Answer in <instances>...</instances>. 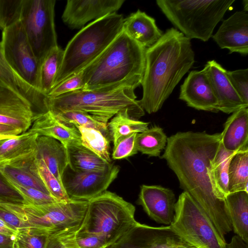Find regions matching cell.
I'll list each match as a JSON object with an SVG mask.
<instances>
[{
	"label": "cell",
	"mask_w": 248,
	"mask_h": 248,
	"mask_svg": "<svg viewBox=\"0 0 248 248\" xmlns=\"http://www.w3.org/2000/svg\"><path fill=\"white\" fill-rule=\"evenodd\" d=\"M221 133L179 132L168 138L161 158L174 172L180 187L208 216L221 235L232 230L225 199L217 192L211 163L221 145Z\"/></svg>",
	"instance_id": "cell-1"
},
{
	"label": "cell",
	"mask_w": 248,
	"mask_h": 248,
	"mask_svg": "<svg viewBox=\"0 0 248 248\" xmlns=\"http://www.w3.org/2000/svg\"><path fill=\"white\" fill-rule=\"evenodd\" d=\"M137 133L123 137L113 144L111 155L113 159H121L131 156L138 153L136 144Z\"/></svg>",
	"instance_id": "cell-41"
},
{
	"label": "cell",
	"mask_w": 248,
	"mask_h": 248,
	"mask_svg": "<svg viewBox=\"0 0 248 248\" xmlns=\"http://www.w3.org/2000/svg\"><path fill=\"white\" fill-rule=\"evenodd\" d=\"M205 66L217 100L218 111L230 114L248 108L227 78L226 69L215 60L208 61Z\"/></svg>",
	"instance_id": "cell-20"
},
{
	"label": "cell",
	"mask_w": 248,
	"mask_h": 248,
	"mask_svg": "<svg viewBox=\"0 0 248 248\" xmlns=\"http://www.w3.org/2000/svg\"><path fill=\"white\" fill-rule=\"evenodd\" d=\"M146 48L122 31L103 52L83 70V90L110 91L141 85Z\"/></svg>",
	"instance_id": "cell-3"
},
{
	"label": "cell",
	"mask_w": 248,
	"mask_h": 248,
	"mask_svg": "<svg viewBox=\"0 0 248 248\" xmlns=\"http://www.w3.org/2000/svg\"><path fill=\"white\" fill-rule=\"evenodd\" d=\"M195 62L190 40L174 28L146 48L139 100L144 110L149 114L158 111Z\"/></svg>",
	"instance_id": "cell-2"
},
{
	"label": "cell",
	"mask_w": 248,
	"mask_h": 248,
	"mask_svg": "<svg viewBox=\"0 0 248 248\" xmlns=\"http://www.w3.org/2000/svg\"><path fill=\"white\" fill-rule=\"evenodd\" d=\"M119 170L113 164L106 170L96 171H75L68 165L62 180L70 199L89 201L107 191Z\"/></svg>",
	"instance_id": "cell-12"
},
{
	"label": "cell",
	"mask_w": 248,
	"mask_h": 248,
	"mask_svg": "<svg viewBox=\"0 0 248 248\" xmlns=\"http://www.w3.org/2000/svg\"><path fill=\"white\" fill-rule=\"evenodd\" d=\"M22 0H0V30L6 29L20 21Z\"/></svg>",
	"instance_id": "cell-39"
},
{
	"label": "cell",
	"mask_w": 248,
	"mask_h": 248,
	"mask_svg": "<svg viewBox=\"0 0 248 248\" xmlns=\"http://www.w3.org/2000/svg\"><path fill=\"white\" fill-rule=\"evenodd\" d=\"M35 114L31 104L12 90L0 87V124L28 130Z\"/></svg>",
	"instance_id": "cell-18"
},
{
	"label": "cell",
	"mask_w": 248,
	"mask_h": 248,
	"mask_svg": "<svg viewBox=\"0 0 248 248\" xmlns=\"http://www.w3.org/2000/svg\"><path fill=\"white\" fill-rule=\"evenodd\" d=\"M0 43L9 66L26 83L39 91L40 64L20 21L2 31Z\"/></svg>",
	"instance_id": "cell-11"
},
{
	"label": "cell",
	"mask_w": 248,
	"mask_h": 248,
	"mask_svg": "<svg viewBox=\"0 0 248 248\" xmlns=\"http://www.w3.org/2000/svg\"><path fill=\"white\" fill-rule=\"evenodd\" d=\"M148 123L133 119L127 115L119 113L113 117L107 124L110 140L114 144L120 139L134 133H140L148 128Z\"/></svg>",
	"instance_id": "cell-33"
},
{
	"label": "cell",
	"mask_w": 248,
	"mask_h": 248,
	"mask_svg": "<svg viewBox=\"0 0 248 248\" xmlns=\"http://www.w3.org/2000/svg\"><path fill=\"white\" fill-rule=\"evenodd\" d=\"M235 0H157L168 19L189 40L207 41Z\"/></svg>",
	"instance_id": "cell-7"
},
{
	"label": "cell",
	"mask_w": 248,
	"mask_h": 248,
	"mask_svg": "<svg viewBox=\"0 0 248 248\" xmlns=\"http://www.w3.org/2000/svg\"><path fill=\"white\" fill-rule=\"evenodd\" d=\"M36 134L52 138L66 148L81 144L80 132L74 125L65 124L58 120L50 111L35 114L31 125L28 130Z\"/></svg>",
	"instance_id": "cell-19"
},
{
	"label": "cell",
	"mask_w": 248,
	"mask_h": 248,
	"mask_svg": "<svg viewBox=\"0 0 248 248\" xmlns=\"http://www.w3.org/2000/svg\"><path fill=\"white\" fill-rule=\"evenodd\" d=\"M46 248H65L56 237L49 236Z\"/></svg>",
	"instance_id": "cell-50"
},
{
	"label": "cell",
	"mask_w": 248,
	"mask_h": 248,
	"mask_svg": "<svg viewBox=\"0 0 248 248\" xmlns=\"http://www.w3.org/2000/svg\"><path fill=\"white\" fill-rule=\"evenodd\" d=\"M175 196L172 190L160 186H140L138 203L155 222L170 225L174 217Z\"/></svg>",
	"instance_id": "cell-16"
},
{
	"label": "cell",
	"mask_w": 248,
	"mask_h": 248,
	"mask_svg": "<svg viewBox=\"0 0 248 248\" xmlns=\"http://www.w3.org/2000/svg\"><path fill=\"white\" fill-rule=\"evenodd\" d=\"M0 202L24 203L22 196L10 186L0 175Z\"/></svg>",
	"instance_id": "cell-44"
},
{
	"label": "cell",
	"mask_w": 248,
	"mask_h": 248,
	"mask_svg": "<svg viewBox=\"0 0 248 248\" xmlns=\"http://www.w3.org/2000/svg\"><path fill=\"white\" fill-rule=\"evenodd\" d=\"M0 219L12 229L19 231L26 230L24 224L14 213L0 206Z\"/></svg>",
	"instance_id": "cell-45"
},
{
	"label": "cell",
	"mask_w": 248,
	"mask_h": 248,
	"mask_svg": "<svg viewBox=\"0 0 248 248\" xmlns=\"http://www.w3.org/2000/svg\"><path fill=\"white\" fill-rule=\"evenodd\" d=\"M185 242L196 248H227V243L208 216L190 195L184 191L175 206L169 225Z\"/></svg>",
	"instance_id": "cell-9"
},
{
	"label": "cell",
	"mask_w": 248,
	"mask_h": 248,
	"mask_svg": "<svg viewBox=\"0 0 248 248\" xmlns=\"http://www.w3.org/2000/svg\"><path fill=\"white\" fill-rule=\"evenodd\" d=\"M11 138H13V137L6 136H3V135H0V140L7 139Z\"/></svg>",
	"instance_id": "cell-52"
},
{
	"label": "cell",
	"mask_w": 248,
	"mask_h": 248,
	"mask_svg": "<svg viewBox=\"0 0 248 248\" xmlns=\"http://www.w3.org/2000/svg\"><path fill=\"white\" fill-rule=\"evenodd\" d=\"M36 158L42 159L50 172L62 183V174L69 164L67 150L63 144L52 138L38 136Z\"/></svg>",
	"instance_id": "cell-24"
},
{
	"label": "cell",
	"mask_w": 248,
	"mask_h": 248,
	"mask_svg": "<svg viewBox=\"0 0 248 248\" xmlns=\"http://www.w3.org/2000/svg\"><path fill=\"white\" fill-rule=\"evenodd\" d=\"M52 236L58 239L65 248H106L108 246L96 235L78 231Z\"/></svg>",
	"instance_id": "cell-35"
},
{
	"label": "cell",
	"mask_w": 248,
	"mask_h": 248,
	"mask_svg": "<svg viewBox=\"0 0 248 248\" xmlns=\"http://www.w3.org/2000/svg\"><path fill=\"white\" fill-rule=\"evenodd\" d=\"M88 203L87 201L71 199L43 205L0 202V206L14 213L30 232L52 236L77 231Z\"/></svg>",
	"instance_id": "cell-6"
},
{
	"label": "cell",
	"mask_w": 248,
	"mask_h": 248,
	"mask_svg": "<svg viewBox=\"0 0 248 248\" xmlns=\"http://www.w3.org/2000/svg\"><path fill=\"white\" fill-rule=\"evenodd\" d=\"M49 236L30 232L28 230L17 232L15 235L16 248H46Z\"/></svg>",
	"instance_id": "cell-42"
},
{
	"label": "cell",
	"mask_w": 248,
	"mask_h": 248,
	"mask_svg": "<svg viewBox=\"0 0 248 248\" xmlns=\"http://www.w3.org/2000/svg\"><path fill=\"white\" fill-rule=\"evenodd\" d=\"M123 31L146 49L156 43L163 34L155 20L140 10L124 18Z\"/></svg>",
	"instance_id": "cell-21"
},
{
	"label": "cell",
	"mask_w": 248,
	"mask_h": 248,
	"mask_svg": "<svg viewBox=\"0 0 248 248\" xmlns=\"http://www.w3.org/2000/svg\"><path fill=\"white\" fill-rule=\"evenodd\" d=\"M18 231H16L9 227L4 222L0 219V233L15 236Z\"/></svg>",
	"instance_id": "cell-49"
},
{
	"label": "cell",
	"mask_w": 248,
	"mask_h": 248,
	"mask_svg": "<svg viewBox=\"0 0 248 248\" xmlns=\"http://www.w3.org/2000/svg\"><path fill=\"white\" fill-rule=\"evenodd\" d=\"M226 75L242 101L248 106V69L226 70Z\"/></svg>",
	"instance_id": "cell-40"
},
{
	"label": "cell",
	"mask_w": 248,
	"mask_h": 248,
	"mask_svg": "<svg viewBox=\"0 0 248 248\" xmlns=\"http://www.w3.org/2000/svg\"><path fill=\"white\" fill-rule=\"evenodd\" d=\"M135 212L132 203L107 190L88 201L85 217L77 231L96 235L109 246L139 223Z\"/></svg>",
	"instance_id": "cell-8"
},
{
	"label": "cell",
	"mask_w": 248,
	"mask_h": 248,
	"mask_svg": "<svg viewBox=\"0 0 248 248\" xmlns=\"http://www.w3.org/2000/svg\"><path fill=\"white\" fill-rule=\"evenodd\" d=\"M0 248H16L15 236L0 233Z\"/></svg>",
	"instance_id": "cell-47"
},
{
	"label": "cell",
	"mask_w": 248,
	"mask_h": 248,
	"mask_svg": "<svg viewBox=\"0 0 248 248\" xmlns=\"http://www.w3.org/2000/svg\"><path fill=\"white\" fill-rule=\"evenodd\" d=\"M53 114L58 120L65 124L74 125L77 128L83 127L96 129L108 135L107 124L97 121L85 112L69 110Z\"/></svg>",
	"instance_id": "cell-37"
},
{
	"label": "cell",
	"mask_w": 248,
	"mask_h": 248,
	"mask_svg": "<svg viewBox=\"0 0 248 248\" xmlns=\"http://www.w3.org/2000/svg\"><path fill=\"white\" fill-rule=\"evenodd\" d=\"M229 193H248V151L238 152L231 159L228 170Z\"/></svg>",
	"instance_id": "cell-31"
},
{
	"label": "cell",
	"mask_w": 248,
	"mask_h": 248,
	"mask_svg": "<svg viewBox=\"0 0 248 248\" xmlns=\"http://www.w3.org/2000/svg\"><path fill=\"white\" fill-rule=\"evenodd\" d=\"M23 133L19 128L0 124V135L14 137Z\"/></svg>",
	"instance_id": "cell-46"
},
{
	"label": "cell",
	"mask_w": 248,
	"mask_h": 248,
	"mask_svg": "<svg viewBox=\"0 0 248 248\" xmlns=\"http://www.w3.org/2000/svg\"><path fill=\"white\" fill-rule=\"evenodd\" d=\"M124 0H68L62 13L63 23L72 29H79L88 22L117 13Z\"/></svg>",
	"instance_id": "cell-15"
},
{
	"label": "cell",
	"mask_w": 248,
	"mask_h": 248,
	"mask_svg": "<svg viewBox=\"0 0 248 248\" xmlns=\"http://www.w3.org/2000/svg\"><path fill=\"white\" fill-rule=\"evenodd\" d=\"M227 248H248V244L235 235L232 238L229 243L227 244Z\"/></svg>",
	"instance_id": "cell-48"
},
{
	"label": "cell",
	"mask_w": 248,
	"mask_h": 248,
	"mask_svg": "<svg viewBox=\"0 0 248 248\" xmlns=\"http://www.w3.org/2000/svg\"><path fill=\"white\" fill-rule=\"evenodd\" d=\"M55 0H22L20 21L39 64L57 47Z\"/></svg>",
	"instance_id": "cell-10"
},
{
	"label": "cell",
	"mask_w": 248,
	"mask_h": 248,
	"mask_svg": "<svg viewBox=\"0 0 248 248\" xmlns=\"http://www.w3.org/2000/svg\"><path fill=\"white\" fill-rule=\"evenodd\" d=\"M34 169L49 194L58 202H67L71 200L64 189L63 184L48 170L44 162L36 158Z\"/></svg>",
	"instance_id": "cell-36"
},
{
	"label": "cell",
	"mask_w": 248,
	"mask_h": 248,
	"mask_svg": "<svg viewBox=\"0 0 248 248\" xmlns=\"http://www.w3.org/2000/svg\"><path fill=\"white\" fill-rule=\"evenodd\" d=\"M106 248H196L168 226L155 227L138 223Z\"/></svg>",
	"instance_id": "cell-13"
},
{
	"label": "cell",
	"mask_w": 248,
	"mask_h": 248,
	"mask_svg": "<svg viewBox=\"0 0 248 248\" xmlns=\"http://www.w3.org/2000/svg\"><path fill=\"white\" fill-rule=\"evenodd\" d=\"M123 16L117 13L95 20L68 42L54 87L79 73L97 59L123 31Z\"/></svg>",
	"instance_id": "cell-5"
},
{
	"label": "cell",
	"mask_w": 248,
	"mask_h": 248,
	"mask_svg": "<svg viewBox=\"0 0 248 248\" xmlns=\"http://www.w3.org/2000/svg\"><path fill=\"white\" fill-rule=\"evenodd\" d=\"M64 50L59 46L52 49L40 64L39 90L47 95L54 87L57 76L62 66Z\"/></svg>",
	"instance_id": "cell-29"
},
{
	"label": "cell",
	"mask_w": 248,
	"mask_h": 248,
	"mask_svg": "<svg viewBox=\"0 0 248 248\" xmlns=\"http://www.w3.org/2000/svg\"><path fill=\"white\" fill-rule=\"evenodd\" d=\"M0 87L9 89L27 99L35 110L45 106L47 96L26 83L9 66L3 55L0 42Z\"/></svg>",
	"instance_id": "cell-25"
},
{
	"label": "cell",
	"mask_w": 248,
	"mask_h": 248,
	"mask_svg": "<svg viewBox=\"0 0 248 248\" xmlns=\"http://www.w3.org/2000/svg\"><path fill=\"white\" fill-rule=\"evenodd\" d=\"M38 136L37 134L27 131L14 137L1 140L0 167L35 157Z\"/></svg>",
	"instance_id": "cell-23"
},
{
	"label": "cell",
	"mask_w": 248,
	"mask_h": 248,
	"mask_svg": "<svg viewBox=\"0 0 248 248\" xmlns=\"http://www.w3.org/2000/svg\"><path fill=\"white\" fill-rule=\"evenodd\" d=\"M82 144L108 163H111L109 152V137L96 129L78 127Z\"/></svg>",
	"instance_id": "cell-34"
},
{
	"label": "cell",
	"mask_w": 248,
	"mask_h": 248,
	"mask_svg": "<svg viewBox=\"0 0 248 248\" xmlns=\"http://www.w3.org/2000/svg\"><path fill=\"white\" fill-rule=\"evenodd\" d=\"M237 153L227 151L221 143L215 157L212 161L211 174L212 180L217 192L224 199L229 194V164L233 156Z\"/></svg>",
	"instance_id": "cell-30"
},
{
	"label": "cell",
	"mask_w": 248,
	"mask_h": 248,
	"mask_svg": "<svg viewBox=\"0 0 248 248\" xmlns=\"http://www.w3.org/2000/svg\"><path fill=\"white\" fill-rule=\"evenodd\" d=\"M1 140H0V143Z\"/></svg>",
	"instance_id": "cell-53"
},
{
	"label": "cell",
	"mask_w": 248,
	"mask_h": 248,
	"mask_svg": "<svg viewBox=\"0 0 248 248\" xmlns=\"http://www.w3.org/2000/svg\"><path fill=\"white\" fill-rule=\"evenodd\" d=\"M228 118L221 133V142L227 151H248V108H244Z\"/></svg>",
	"instance_id": "cell-22"
},
{
	"label": "cell",
	"mask_w": 248,
	"mask_h": 248,
	"mask_svg": "<svg viewBox=\"0 0 248 248\" xmlns=\"http://www.w3.org/2000/svg\"><path fill=\"white\" fill-rule=\"evenodd\" d=\"M179 98L195 109L219 111L217 100L205 66L201 70L189 73L180 87Z\"/></svg>",
	"instance_id": "cell-14"
},
{
	"label": "cell",
	"mask_w": 248,
	"mask_h": 248,
	"mask_svg": "<svg viewBox=\"0 0 248 248\" xmlns=\"http://www.w3.org/2000/svg\"><path fill=\"white\" fill-rule=\"evenodd\" d=\"M222 49H228L231 54L237 52L248 54V14L237 11L223 21L217 31L212 35Z\"/></svg>",
	"instance_id": "cell-17"
},
{
	"label": "cell",
	"mask_w": 248,
	"mask_h": 248,
	"mask_svg": "<svg viewBox=\"0 0 248 248\" xmlns=\"http://www.w3.org/2000/svg\"><path fill=\"white\" fill-rule=\"evenodd\" d=\"M2 177L22 196L24 201V203L43 205L58 202L50 194L34 188L21 186L9 179Z\"/></svg>",
	"instance_id": "cell-38"
},
{
	"label": "cell",
	"mask_w": 248,
	"mask_h": 248,
	"mask_svg": "<svg viewBox=\"0 0 248 248\" xmlns=\"http://www.w3.org/2000/svg\"><path fill=\"white\" fill-rule=\"evenodd\" d=\"M35 156L26 160L0 167V175L21 186L34 188L49 194L35 170Z\"/></svg>",
	"instance_id": "cell-27"
},
{
	"label": "cell",
	"mask_w": 248,
	"mask_h": 248,
	"mask_svg": "<svg viewBox=\"0 0 248 248\" xmlns=\"http://www.w3.org/2000/svg\"><path fill=\"white\" fill-rule=\"evenodd\" d=\"M243 5L244 7L243 11L248 12V0H244L243 1Z\"/></svg>",
	"instance_id": "cell-51"
},
{
	"label": "cell",
	"mask_w": 248,
	"mask_h": 248,
	"mask_svg": "<svg viewBox=\"0 0 248 248\" xmlns=\"http://www.w3.org/2000/svg\"><path fill=\"white\" fill-rule=\"evenodd\" d=\"M84 88V81L83 70L66 79L54 87L47 96L50 97L83 90Z\"/></svg>",
	"instance_id": "cell-43"
},
{
	"label": "cell",
	"mask_w": 248,
	"mask_h": 248,
	"mask_svg": "<svg viewBox=\"0 0 248 248\" xmlns=\"http://www.w3.org/2000/svg\"><path fill=\"white\" fill-rule=\"evenodd\" d=\"M69 166L78 171H103L113 164L108 163L82 144L67 148Z\"/></svg>",
	"instance_id": "cell-28"
},
{
	"label": "cell",
	"mask_w": 248,
	"mask_h": 248,
	"mask_svg": "<svg viewBox=\"0 0 248 248\" xmlns=\"http://www.w3.org/2000/svg\"><path fill=\"white\" fill-rule=\"evenodd\" d=\"M135 90L128 87L110 91L79 90L56 97L48 96L46 105L53 113L78 110L105 124L119 113L139 120L145 112L136 99Z\"/></svg>",
	"instance_id": "cell-4"
},
{
	"label": "cell",
	"mask_w": 248,
	"mask_h": 248,
	"mask_svg": "<svg viewBox=\"0 0 248 248\" xmlns=\"http://www.w3.org/2000/svg\"><path fill=\"white\" fill-rule=\"evenodd\" d=\"M225 200L233 232L248 244V193H230Z\"/></svg>",
	"instance_id": "cell-26"
},
{
	"label": "cell",
	"mask_w": 248,
	"mask_h": 248,
	"mask_svg": "<svg viewBox=\"0 0 248 248\" xmlns=\"http://www.w3.org/2000/svg\"><path fill=\"white\" fill-rule=\"evenodd\" d=\"M167 139L163 130L155 125L145 131L137 133L136 144L138 152L149 156H159L165 149Z\"/></svg>",
	"instance_id": "cell-32"
}]
</instances>
